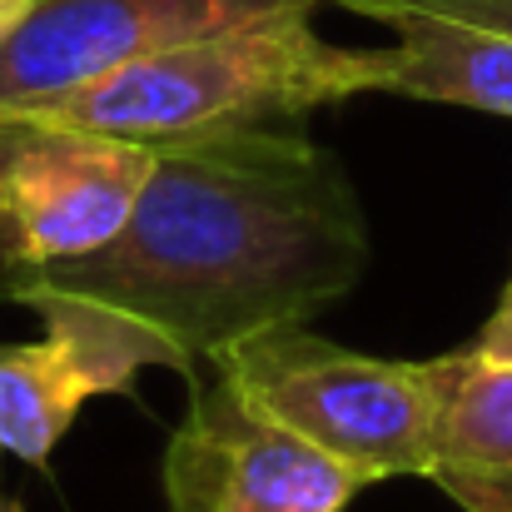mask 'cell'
<instances>
[{"instance_id":"1","label":"cell","mask_w":512,"mask_h":512,"mask_svg":"<svg viewBox=\"0 0 512 512\" xmlns=\"http://www.w3.org/2000/svg\"><path fill=\"white\" fill-rule=\"evenodd\" d=\"M368 219L309 130L155 150L125 229L80 259L0 279L90 299L170 343L194 383L224 348L309 324L363 279Z\"/></svg>"},{"instance_id":"2","label":"cell","mask_w":512,"mask_h":512,"mask_svg":"<svg viewBox=\"0 0 512 512\" xmlns=\"http://www.w3.org/2000/svg\"><path fill=\"white\" fill-rule=\"evenodd\" d=\"M383 75V50H348L314 30V15H279L155 50L50 105L0 115H35L170 150L189 140L304 130L314 110L383 90Z\"/></svg>"},{"instance_id":"3","label":"cell","mask_w":512,"mask_h":512,"mask_svg":"<svg viewBox=\"0 0 512 512\" xmlns=\"http://www.w3.org/2000/svg\"><path fill=\"white\" fill-rule=\"evenodd\" d=\"M209 368L274 423L343 463L358 483L433 473V358H373L314 334L309 324H289L224 348Z\"/></svg>"},{"instance_id":"4","label":"cell","mask_w":512,"mask_h":512,"mask_svg":"<svg viewBox=\"0 0 512 512\" xmlns=\"http://www.w3.org/2000/svg\"><path fill=\"white\" fill-rule=\"evenodd\" d=\"M155 170V150L95 130L0 115V269H45L105 249Z\"/></svg>"},{"instance_id":"5","label":"cell","mask_w":512,"mask_h":512,"mask_svg":"<svg viewBox=\"0 0 512 512\" xmlns=\"http://www.w3.org/2000/svg\"><path fill=\"white\" fill-rule=\"evenodd\" d=\"M0 299L35 309L45 324V339L0 343V448L20 463H45L90 398L130 393L145 368L184 373L160 334L90 299L20 279H0Z\"/></svg>"},{"instance_id":"6","label":"cell","mask_w":512,"mask_h":512,"mask_svg":"<svg viewBox=\"0 0 512 512\" xmlns=\"http://www.w3.org/2000/svg\"><path fill=\"white\" fill-rule=\"evenodd\" d=\"M160 483L170 512H343L363 488L343 463L254 408L224 373L194 383Z\"/></svg>"},{"instance_id":"7","label":"cell","mask_w":512,"mask_h":512,"mask_svg":"<svg viewBox=\"0 0 512 512\" xmlns=\"http://www.w3.org/2000/svg\"><path fill=\"white\" fill-rule=\"evenodd\" d=\"M314 10V0H35L0 45V110L50 105L199 35Z\"/></svg>"},{"instance_id":"8","label":"cell","mask_w":512,"mask_h":512,"mask_svg":"<svg viewBox=\"0 0 512 512\" xmlns=\"http://www.w3.org/2000/svg\"><path fill=\"white\" fill-rule=\"evenodd\" d=\"M433 473L463 512H512V363L478 348L433 358Z\"/></svg>"},{"instance_id":"9","label":"cell","mask_w":512,"mask_h":512,"mask_svg":"<svg viewBox=\"0 0 512 512\" xmlns=\"http://www.w3.org/2000/svg\"><path fill=\"white\" fill-rule=\"evenodd\" d=\"M378 25L393 30V45H383V95L512 120V35L428 10H388Z\"/></svg>"},{"instance_id":"10","label":"cell","mask_w":512,"mask_h":512,"mask_svg":"<svg viewBox=\"0 0 512 512\" xmlns=\"http://www.w3.org/2000/svg\"><path fill=\"white\" fill-rule=\"evenodd\" d=\"M314 5H339L363 20H378L388 10H428V15H453V20L512 35V0H314Z\"/></svg>"},{"instance_id":"11","label":"cell","mask_w":512,"mask_h":512,"mask_svg":"<svg viewBox=\"0 0 512 512\" xmlns=\"http://www.w3.org/2000/svg\"><path fill=\"white\" fill-rule=\"evenodd\" d=\"M483 358H493V363H512V284L503 289V299H498V309H493V319L483 324V334L473 343Z\"/></svg>"},{"instance_id":"12","label":"cell","mask_w":512,"mask_h":512,"mask_svg":"<svg viewBox=\"0 0 512 512\" xmlns=\"http://www.w3.org/2000/svg\"><path fill=\"white\" fill-rule=\"evenodd\" d=\"M30 10H35V0H0V45L25 25V15H30Z\"/></svg>"},{"instance_id":"13","label":"cell","mask_w":512,"mask_h":512,"mask_svg":"<svg viewBox=\"0 0 512 512\" xmlns=\"http://www.w3.org/2000/svg\"><path fill=\"white\" fill-rule=\"evenodd\" d=\"M0 512H20V503L15 498H0Z\"/></svg>"},{"instance_id":"14","label":"cell","mask_w":512,"mask_h":512,"mask_svg":"<svg viewBox=\"0 0 512 512\" xmlns=\"http://www.w3.org/2000/svg\"><path fill=\"white\" fill-rule=\"evenodd\" d=\"M0 453H5V448H0Z\"/></svg>"}]
</instances>
